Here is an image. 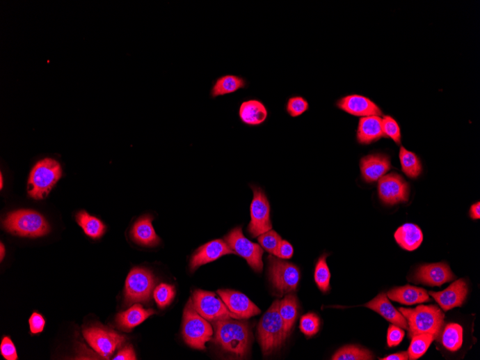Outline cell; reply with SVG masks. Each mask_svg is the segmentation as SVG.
<instances>
[{
  "label": "cell",
  "instance_id": "41",
  "mask_svg": "<svg viewBox=\"0 0 480 360\" xmlns=\"http://www.w3.org/2000/svg\"><path fill=\"white\" fill-rule=\"evenodd\" d=\"M0 350L3 357L8 360H17L18 358L16 348L8 336L4 337Z\"/></svg>",
  "mask_w": 480,
  "mask_h": 360
},
{
  "label": "cell",
  "instance_id": "33",
  "mask_svg": "<svg viewBox=\"0 0 480 360\" xmlns=\"http://www.w3.org/2000/svg\"><path fill=\"white\" fill-rule=\"evenodd\" d=\"M434 340L435 337L429 334H422L413 336L408 352L409 359L415 360L422 357Z\"/></svg>",
  "mask_w": 480,
  "mask_h": 360
},
{
  "label": "cell",
  "instance_id": "17",
  "mask_svg": "<svg viewBox=\"0 0 480 360\" xmlns=\"http://www.w3.org/2000/svg\"><path fill=\"white\" fill-rule=\"evenodd\" d=\"M442 308L447 311L456 307L462 306L468 295V287L464 279H461L451 284L441 292H429Z\"/></svg>",
  "mask_w": 480,
  "mask_h": 360
},
{
  "label": "cell",
  "instance_id": "38",
  "mask_svg": "<svg viewBox=\"0 0 480 360\" xmlns=\"http://www.w3.org/2000/svg\"><path fill=\"white\" fill-rule=\"evenodd\" d=\"M383 128L385 136L390 138L397 144L401 143V129L398 123L394 118L390 116H385L383 118Z\"/></svg>",
  "mask_w": 480,
  "mask_h": 360
},
{
  "label": "cell",
  "instance_id": "25",
  "mask_svg": "<svg viewBox=\"0 0 480 360\" xmlns=\"http://www.w3.org/2000/svg\"><path fill=\"white\" fill-rule=\"evenodd\" d=\"M394 237L401 249L408 251L418 249L424 240L422 230L413 224H403L397 230Z\"/></svg>",
  "mask_w": 480,
  "mask_h": 360
},
{
  "label": "cell",
  "instance_id": "14",
  "mask_svg": "<svg viewBox=\"0 0 480 360\" xmlns=\"http://www.w3.org/2000/svg\"><path fill=\"white\" fill-rule=\"evenodd\" d=\"M217 294L239 320H248L261 313L260 309L242 292L221 289L217 290Z\"/></svg>",
  "mask_w": 480,
  "mask_h": 360
},
{
  "label": "cell",
  "instance_id": "47",
  "mask_svg": "<svg viewBox=\"0 0 480 360\" xmlns=\"http://www.w3.org/2000/svg\"><path fill=\"white\" fill-rule=\"evenodd\" d=\"M0 250H1V251H0V260H1V261H3V260L5 257V255H6V247L3 243H1V244H0Z\"/></svg>",
  "mask_w": 480,
  "mask_h": 360
},
{
  "label": "cell",
  "instance_id": "39",
  "mask_svg": "<svg viewBox=\"0 0 480 360\" xmlns=\"http://www.w3.org/2000/svg\"><path fill=\"white\" fill-rule=\"evenodd\" d=\"M310 105L307 100L301 97H294L289 100L287 109L292 118L301 116L309 109Z\"/></svg>",
  "mask_w": 480,
  "mask_h": 360
},
{
  "label": "cell",
  "instance_id": "34",
  "mask_svg": "<svg viewBox=\"0 0 480 360\" xmlns=\"http://www.w3.org/2000/svg\"><path fill=\"white\" fill-rule=\"evenodd\" d=\"M327 255L324 254L320 257L317 263L314 281L318 288L323 292H326L330 288L331 274L326 263Z\"/></svg>",
  "mask_w": 480,
  "mask_h": 360
},
{
  "label": "cell",
  "instance_id": "16",
  "mask_svg": "<svg viewBox=\"0 0 480 360\" xmlns=\"http://www.w3.org/2000/svg\"><path fill=\"white\" fill-rule=\"evenodd\" d=\"M236 253L230 249L227 243L223 240L211 241L202 246L193 255L190 267L191 271H195L199 267L211 263L226 256Z\"/></svg>",
  "mask_w": 480,
  "mask_h": 360
},
{
  "label": "cell",
  "instance_id": "23",
  "mask_svg": "<svg viewBox=\"0 0 480 360\" xmlns=\"http://www.w3.org/2000/svg\"><path fill=\"white\" fill-rule=\"evenodd\" d=\"M383 136V118L380 116H369L360 120L357 133L359 143L368 145Z\"/></svg>",
  "mask_w": 480,
  "mask_h": 360
},
{
  "label": "cell",
  "instance_id": "35",
  "mask_svg": "<svg viewBox=\"0 0 480 360\" xmlns=\"http://www.w3.org/2000/svg\"><path fill=\"white\" fill-rule=\"evenodd\" d=\"M154 295L158 306L163 308L173 302L176 295V290L171 285L162 283L157 287Z\"/></svg>",
  "mask_w": 480,
  "mask_h": 360
},
{
  "label": "cell",
  "instance_id": "12",
  "mask_svg": "<svg viewBox=\"0 0 480 360\" xmlns=\"http://www.w3.org/2000/svg\"><path fill=\"white\" fill-rule=\"evenodd\" d=\"M83 336L102 357L109 359L124 343L125 336L110 329L91 327L83 330Z\"/></svg>",
  "mask_w": 480,
  "mask_h": 360
},
{
  "label": "cell",
  "instance_id": "40",
  "mask_svg": "<svg viewBox=\"0 0 480 360\" xmlns=\"http://www.w3.org/2000/svg\"><path fill=\"white\" fill-rule=\"evenodd\" d=\"M405 331L402 328L394 324H390L388 327L387 336L388 347H394L399 346L403 341Z\"/></svg>",
  "mask_w": 480,
  "mask_h": 360
},
{
  "label": "cell",
  "instance_id": "36",
  "mask_svg": "<svg viewBox=\"0 0 480 360\" xmlns=\"http://www.w3.org/2000/svg\"><path fill=\"white\" fill-rule=\"evenodd\" d=\"M321 321L317 314L309 313L304 315L300 321V329L307 336L311 337L318 333Z\"/></svg>",
  "mask_w": 480,
  "mask_h": 360
},
{
  "label": "cell",
  "instance_id": "1",
  "mask_svg": "<svg viewBox=\"0 0 480 360\" xmlns=\"http://www.w3.org/2000/svg\"><path fill=\"white\" fill-rule=\"evenodd\" d=\"M228 319L213 322L214 343L237 358H245L250 351L253 333L248 324Z\"/></svg>",
  "mask_w": 480,
  "mask_h": 360
},
{
  "label": "cell",
  "instance_id": "5",
  "mask_svg": "<svg viewBox=\"0 0 480 360\" xmlns=\"http://www.w3.org/2000/svg\"><path fill=\"white\" fill-rule=\"evenodd\" d=\"M3 226L8 233L22 237H38L50 232L47 219L32 210H18L8 214L3 221Z\"/></svg>",
  "mask_w": 480,
  "mask_h": 360
},
{
  "label": "cell",
  "instance_id": "32",
  "mask_svg": "<svg viewBox=\"0 0 480 360\" xmlns=\"http://www.w3.org/2000/svg\"><path fill=\"white\" fill-rule=\"evenodd\" d=\"M374 359L372 352L355 345L344 346L332 357L333 360H371Z\"/></svg>",
  "mask_w": 480,
  "mask_h": 360
},
{
  "label": "cell",
  "instance_id": "6",
  "mask_svg": "<svg viewBox=\"0 0 480 360\" xmlns=\"http://www.w3.org/2000/svg\"><path fill=\"white\" fill-rule=\"evenodd\" d=\"M182 334L185 343L199 350L206 348L214 334L211 325L195 309L191 298L184 308Z\"/></svg>",
  "mask_w": 480,
  "mask_h": 360
},
{
  "label": "cell",
  "instance_id": "42",
  "mask_svg": "<svg viewBox=\"0 0 480 360\" xmlns=\"http://www.w3.org/2000/svg\"><path fill=\"white\" fill-rule=\"evenodd\" d=\"M293 255V246L287 240H281L274 256L278 258L285 260L291 258Z\"/></svg>",
  "mask_w": 480,
  "mask_h": 360
},
{
  "label": "cell",
  "instance_id": "4",
  "mask_svg": "<svg viewBox=\"0 0 480 360\" xmlns=\"http://www.w3.org/2000/svg\"><path fill=\"white\" fill-rule=\"evenodd\" d=\"M62 175L59 162L51 157L42 159L33 168L29 180L28 192L36 200L47 196Z\"/></svg>",
  "mask_w": 480,
  "mask_h": 360
},
{
  "label": "cell",
  "instance_id": "3",
  "mask_svg": "<svg viewBox=\"0 0 480 360\" xmlns=\"http://www.w3.org/2000/svg\"><path fill=\"white\" fill-rule=\"evenodd\" d=\"M399 311L406 319L410 337L429 334L435 338L440 336L445 323V314L434 305L419 306L416 308H400Z\"/></svg>",
  "mask_w": 480,
  "mask_h": 360
},
{
  "label": "cell",
  "instance_id": "18",
  "mask_svg": "<svg viewBox=\"0 0 480 360\" xmlns=\"http://www.w3.org/2000/svg\"><path fill=\"white\" fill-rule=\"evenodd\" d=\"M337 105L346 114L357 117L383 116L381 109L376 103L362 95L346 96L340 99Z\"/></svg>",
  "mask_w": 480,
  "mask_h": 360
},
{
  "label": "cell",
  "instance_id": "29",
  "mask_svg": "<svg viewBox=\"0 0 480 360\" xmlns=\"http://www.w3.org/2000/svg\"><path fill=\"white\" fill-rule=\"evenodd\" d=\"M442 345L449 351L456 352L463 344V328L458 324H447L441 336Z\"/></svg>",
  "mask_w": 480,
  "mask_h": 360
},
{
  "label": "cell",
  "instance_id": "30",
  "mask_svg": "<svg viewBox=\"0 0 480 360\" xmlns=\"http://www.w3.org/2000/svg\"><path fill=\"white\" fill-rule=\"evenodd\" d=\"M77 221L86 235L94 239L100 238L105 233V225L99 219L85 211L79 212Z\"/></svg>",
  "mask_w": 480,
  "mask_h": 360
},
{
  "label": "cell",
  "instance_id": "37",
  "mask_svg": "<svg viewBox=\"0 0 480 360\" xmlns=\"http://www.w3.org/2000/svg\"><path fill=\"white\" fill-rule=\"evenodd\" d=\"M281 240V237L272 230L258 237L261 246L273 256L275 255Z\"/></svg>",
  "mask_w": 480,
  "mask_h": 360
},
{
  "label": "cell",
  "instance_id": "22",
  "mask_svg": "<svg viewBox=\"0 0 480 360\" xmlns=\"http://www.w3.org/2000/svg\"><path fill=\"white\" fill-rule=\"evenodd\" d=\"M387 296L390 300L405 305L431 302L425 289L409 285L392 288L387 292Z\"/></svg>",
  "mask_w": 480,
  "mask_h": 360
},
{
  "label": "cell",
  "instance_id": "24",
  "mask_svg": "<svg viewBox=\"0 0 480 360\" xmlns=\"http://www.w3.org/2000/svg\"><path fill=\"white\" fill-rule=\"evenodd\" d=\"M154 313L155 311L152 309H145L141 305L136 304L127 311L119 313L116 322L120 329L129 331Z\"/></svg>",
  "mask_w": 480,
  "mask_h": 360
},
{
  "label": "cell",
  "instance_id": "31",
  "mask_svg": "<svg viewBox=\"0 0 480 360\" xmlns=\"http://www.w3.org/2000/svg\"><path fill=\"white\" fill-rule=\"evenodd\" d=\"M400 162L403 173L410 178H416L422 171V165L419 157L414 152L401 147Z\"/></svg>",
  "mask_w": 480,
  "mask_h": 360
},
{
  "label": "cell",
  "instance_id": "8",
  "mask_svg": "<svg viewBox=\"0 0 480 360\" xmlns=\"http://www.w3.org/2000/svg\"><path fill=\"white\" fill-rule=\"evenodd\" d=\"M155 279L148 269L136 267L131 271L125 283V301L131 305L150 301Z\"/></svg>",
  "mask_w": 480,
  "mask_h": 360
},
{
  "label": "cell",
  "instance_id": "26",
  "mask_svg": "<svg viewBox=\"0 0 480 360\" xmlns=\"http://www.w3.org/2000/svg\"><path fill=\"white\" fill-rule=\"evenodd\" d=\"M240 120L246 125L255 126L263 124L268 118L265 105L255 100L244 102L239 111Z\"/></svg>",
  "mask_w": 480,
  "mask_h": 360
},
{
  "label": "cell",
  "instance_id": "27",
  "mask_svg": "<svg viewBox=\"0 0 480 360\" xmlns=\"http://www.w3.org/2000/svg\"><path fill=\"white\" fill-rule=\"evenodd\" d=\"M246 82L244 79L234 75H225L218 79L214 84L211 96L213 98L232 94L240 88H244Z\"/></svg>",
  "mask_w": 480,
  "mask_h": 360
},
{
  "label": "cell",
  "instance_id": "44",
  "mask_svg": "<svg viewBox=\"0 0 480 360\" xmlns=\"http://www.w3.org/2000/svg\"><path fill=\"white\" fill-rule=\"evenodd\" d=\"M114 360H136V355L132 346H127L114 357Z\"/></svg>",
  "mask_w": 480,
  "mask_h": 360
},
{
  "label": "cell",
  "instance_id": "7",
  "mask_svg": "<svg viewBox=\"0 0 480 360\" xmlns=\"http://www.w3.org/2000/svg\"><path fill=\"white\" fill-rule=\"evenodd\" d=\"M225 241L236 255L246 260L248 265L257 273L263 271L264 250L256 243L246 238L242 228L237 227L232 230L225 237Z\"/></svg>",
  "mask_w": 480,
  "mask_h": 360
},
{
  "label": "cell",
  "instance_id": "43",
  "mask_svg": "<svg viewBox=\"0 0 480 360\" xmlns=\"http://www.w3.org/2000/svg\"><path fill=\"white\" fill-rule=\"evenodd\" d=\"M31 331L33 334L40 333L45 329L46 321L40 314L33 313L29 320Z\"/></svg>",
  "mask_w": 480,
  "mask_h": 360
},
{
  "label": "cell",
  "instance_id": "9",
  "mask_svg": "<svg viewBox=\"0 0 480 360\" xmlns=\"http://www.w3.org/2000/svg\"><path fill=\"white\" fill-rule=\"evenodd\" d=\"M268 260L270 280L274 288L282 295L295 291L300 281L299 269L273 255Z\"/></svg>",
  "mask_w": 480,
  "mask_h": 360
},
{
  "label": "cell",
  "instance_id": "45",
  "mask_svg": "<svg viewBox=\"0 0 480 360\" xmlns=\"http://www.w3.org/2000/svg\"><path fill=\"white\" fill-rule=\"evenodd\" d=\"M408 353L407 352H399L397 354H390L384 358L380 359L382 360H407L408 359Z\"/></svg>",
  "mask_w": 480,
  "mask_h": 360
},
{
  "label": "cell",
  "instance_id": "21",
  "mask_svg": "<svg viewBox=\"0 0 480 360\" xmlns=\"http://www.w3.org/2000/svg\"><path fill=\"white\" fill-rule=\"evenodd\" d=\"M152 219L154 217L145 215L134 224L130 237L136 243L145 246H154L160 243L161 240L152 227Z\"/></svg>",
  "mask_w": 480,
  "mask_h": 360
},
{
  "label": "cell",
  "instance_id": "19",
  "mask_svg": "<svg viewBox=\"0 0 480 360\" xmlns=\"http://www.w3.org/2000/svg\"><path fill=\"white\" fill-rule=\"evenodd\" d=\"M390 168V157L385 154H371L360 161L362 176L367 183L379 181Z\"/></svg>",
  "mask_w": 480,
  "mask_h": 360
},
{
  "label": "cell",
  "instance_id": "15",
  "mask_svg": "<svg viewBox=\"0 0 480 360\" xmlns=\"http://www.w3.org/2000/svg\"><path fill=\"white\" fill-rule=\"evenodd\" d=\"M455 276L446 263L422 265L412 281L429 286H441L454 280Z\"/></svg>",
  "mask_w": 480,
  "mask_h": 360
},
{
  "label": "cell",
  "instance_id": "2",
  "mask_svg": "<svg viewBox=\"0 0 480 360\" xmlns=\"http://www.w3.org/2000/svg\"><path fill=\"white\" fill-rule=\"evenodd\" d=\"M279 302L275 301L261 318L257 327V339L262 352L267 356L280 349L289 336L279 313Z\"/></svg>",
  "mask_w": 480,
  "mask_h": 360
},
{
  "label": "cell",
  "instance_id": "46",
  "mask_svg": "<svg viewBox=\"0 0 480 360\" xmlns=\"http://www.w3.org/2000/svg\"><path fill=\"white\" fill-rule=\"evenodd\" d=\"M470 215L472 219H479L480 218V203L479 201L471 207Z\"/></svg>",
  "mask_w": 480,
  "mask_h": 360
},
{
  "label": "cell",
  "instance_id": "28",
  "mask_svg": "<svg viewBox=\"0 0 480 360\" xmlns=\"http://www.w3.org/2000/svg\"><path fill=\"white\" fill-rule=\"evenodd\" d=\"M279 313L285 323L288 335L291 333L298 317V300L294 295H288L279 302Z\"/></svg>",
  "mask_w": 480,
  "mask_h": 360
},
{
  "label": "cell",
  "instance_id": "10",
  "mask_svg": "<svg viewBox=\"0 0 480 360\" xmlns=\"http://www.w3.org/2000/svg\"><path fill=\"white\" fill-rule=\"evenodd\" d=\"M191 299L195 309L207 321L214 322L228 319L239 320L223 301L218 299L212 292L196 290L193 292Z\"/></svg>",
  "mask_w": 480,
  "mask_h": 360
},
{
  "label": "cell",
  "instance_id": "20",
  "mask_svg": "<svg viewBox=\"0 0 480 360\" xmlns=\"http://www.w3.org/2000/svg\"><path fill=\"white\" fill-rule=\"evenodd\" d=\"M364 306L377 312L392 324L397 325L405 330H408L406 319L401 313L398 311L391 304L387 298L385 292H381L374 299L365 304Z\"/></svg>",
  "mask_w": 480,
  "mask_h": 360
},
{
  "label": "cell",
  "instance_id": "48",
  "mask_svg": "<svg viewBox=\"0 0 480 360\" xmlns=\"http://www.w3.org/2000/svg\"><path fill=\"white\" fill-rule=\"evenodd\" d=\"M3 187V174L1 173V175H0V188H1V189H2Z\"/></svg>",
  "mask_w": 480,
  "mask_h": 360
},
{
  "label": "cell",
  "instance_id": "11",
  "mask_svg": "<svg viewBox=\"0 0 480 360\" xmlns=\"http://www.w3.org/2000/svg\"><path fill=\"white\" fill-rule=\"evenodd\" d=\"M253 199L250 206L251 221L248 231L253 237H258L272 230L271 220V208L268 198L263 190L258 187H252Z\"/></svg>",
  "mask_w": 480,
  "mask_h": 360
},
{
  "label": "cell",
  "instance_id": "13",
  "mask_svg": "<svg viewBox=\"0 0 480 360\" xmlns=\"http://www.w3.org/2000/svg\"><path fill=\"white\" fill-rule=\"evenodd\" d=\"M378 189L380 198L386 205H394L408 200V184L398 173L383 175L379 180Z\"/></svg>",
  "mask_w": 480,
  "mask_h": 360
}]
</instances>
